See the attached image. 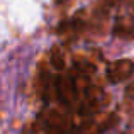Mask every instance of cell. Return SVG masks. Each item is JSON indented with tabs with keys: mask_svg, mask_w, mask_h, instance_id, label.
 <instances>
[{
	"mask_svg": "<svg viewBox=\"0 0 134 134\" xmlns=\"http://www.w3.org/2000/svg\"><path fill=\"white\" fill-rule=\"evenodd\" d=\"M134 71V65L129 59H119V61L112 63L107 70V76L112 83H119L122 80L129 78Z\"/></svg>",
	"mask_w": 134,
	"mask_h": 134,
	"instance_id": "1",
	"label": "cell"
},
{
	"mask_svg": "<svg viewBox=\"0 0 134 134\" xmlns=\"http://www.w3.org/2000/svg\"><path fill=\"white\" fill-rule=\"evenodd\" d=\"M51 61H53V65H54V66H56V68H58V70H61V68H63V65H65V61H63V56L59 54L58 51H56L54 54H53Z\"/></svg>",
	"mask_w": 134,
	"mask_h": 134,
	"instance_id": "2",
	"label": "cell"
}]
</instances>
